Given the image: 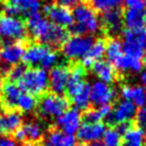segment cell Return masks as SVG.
<instances>
[{
  "instance_id": "1",
  "label": "cell",
  "mask_w": 146,
  "mask_h": 146,
  "mask_svg": "<svg viewBox=\"0 0 146 146\" xmlns=\"http://www.w3.org/2000/svg\"><path fill=\"white\" fill-rule=\"evenodd\" d=\"M26 28L35 40L47 46H60L67 39L64 28L44 18L39 12L28 16Z\"/></svg>"
},
{
  "instance_id": "2",
  "label": "cell",
  "mask_w": 146,
  "mask_h": 146,
  "mask_svg": "<svg viewBox=\"0 0 146 146\" xmlns=\"http://www.w3.org/2000/svg\"><path fill=\"white\" fill-rule=\"evenodd\" d=\"M74 23L70 27L74 35L95 34L101 29V22L95 11L86 4H78L72 12Z\"/></svg>"
},
{
  "instance_id": "3",
  "label": "cell",
  "mask_w": 146,
  "mask_h": 146,
  "mask_svg": "<svg viewBox=\"0 0 146 146\" xmlns=\"http://www.w3.org/2000/svg\"><path fill=\"white\" fill-rule=\"evenodd\" d=\"M22 60L30 66H38L47 70L56 66L59 60L58 54L49 46L41 43H32L24 49Z\"/></svg>"
},
{
  "instance_id": "4",
  "label": "cell",
  "mask_w": 146,
  "mask_h": 146,
  "mask_svg": "<svg viewBox=\"0 0 146 146\" xmlns=\"http://www.w3.org/2000/svg\"><path fill=\"white\" fill-rule=\"evenodd\" d=\"M19 88L31 95H40L49 87L48 73L40 67L26 69L24 75L19 80Z\"/></svg>"
},
{
  "instance_id": "5",
  "label": "cell",
  "mask_w": 146,
  "mask_h": 146,
  "mask_svg": "<svg viewBox=\"0 0 146 146\" xmlns=\"http://www.w3.org/2000/svg\"><path fill=\"white\" fill-rule=\"evenodd\" d=\"M124 54L141 59L146 56V29H126L122 34Z\"/></svg>"
},
{
  "instance_id": "6",
  "label": "cell",
  "mask_w": 146,
  "mask_h": 146,
  "mask_svg": "<svg viewBox=\"0 0 146 146\" xmlns=\"http://www.w3.org/2000/svg\"><path fill=\"white\" fill-rule=\"evenodd\" d=\"M27 28L17 16H0V39L5 43L19 42L26 37Z\"/></svg>"
},
{
  "instance_id": "7",
  "label": "cell",
  "mask_w": 146,
  "mask_h": 146,
  "mask_svg": "<svg viewBox=\"0 0 146 146\" xmlns=\"http://www.w3.org/2000/svg\"><path fill=\"white\" fill-rule=\"evenodd\" d=\"M94 43L91 35H72L62 44V54L69 60L82 59Z\"/></svg>"
},
{
  "instance_id": "8",
  "label": "cell",
  "mask_w": 146,
  "mask_h": 146,
  "mask_svg": "<svg viewBox=\"0 0 146 146\" xmlns=\"http://www.w3.org/2000/svg\"><path fill=\"white\" fill-rule=\"evenodd\" d=\"M68 100L57 94H48L39 101V113L44 118H58L68 108Z\"/></svg>"
},
{
  "instance_id": "9",
  "label": "cell",
  "mask_w": 146,
  "mask_h": 146,
  "mask_svg": "<svg viewBox=\"0 0 146 146\" xmlns=\"http://www.w3.org/2000/svg\"><path fill=\"white\" fill-rule=\"evenodd\" d=\"M41 8V0H8L3 6L5 15L30 16L38 13Z\"/></svg>"
},
{
  "instance_id": "10",
  "label": "cell",
  "mask_w": 146,
  "mask_h": 146,
  "mask_svg": "<svg viewBox=\"0 0 146 146\" xmlns=\"http://www.w3.org/2000/svg\"><path fill=\"white\" fill-rule=\"evenodd\" d=\"M116 97L113 87L102 81H95L90 85V102L95 106L110 105Z\"/></svg>"
},
{
  "instance_id": "11",
  "label": "cell",
  "mask_w": 146,
  "mask_h": 146,
  "mask_svg": "<svg viewBox=\"0 0 146 146\" xmlns=\"http://www.w3.org/2000/svg\"><path fill=\"white\" fill-rule=\"evenodd\" d=\"M57 126L65 134L74 135L81 126V113L76 108L67 109L56 120Z\"/></svg>"
},
{
  "instance_id": "12",
  "label": "cell",
  "mask_w": 146,
  "mask_h": 146,
  "mask_svg": "<svg viewBox=\"0 0 146 146\" xmlns=\"http://www.w3.org/2000/svg\"><path fill=\"white\" fill-rule=\"evenodd\" d=\"M106 132V126L102 122H85L77 131V138L85 143H93L102 139Z\"/></svg>"
},
{
  "instance_id": "13",
  "label": "cell",
  "mask_w": 146,
  "mask_h": 146,
  "mask_svg": "<svg viewBox=\"0 0 146 146\" xmlns=\"http://www.w3.org/2000/svg\"><path fill=\"white\" fill-rule=\"evenodd\" d=\"M24 47L20 42L5 43L0 49V62L4 67H13L22 60Z\"/></svg>"
},
{
  "instance_id": "14",
  "label": "cell",
  "mask_w": 146,
  "mask_h": 146,
  "mask_svg": "<svg viewBox=\"0 0 146 146\" xmlns=\"http://www.w3.org/2000/svg\"><path fill=\"white\" fill-rule=\"evenodd\" d=\"M136 113H137V107L131 102L122 99L116 104L108 120L110 121V123L115 124L128 123L135 118Z\"/></svg>"
},
{
  "instance_id": "15",
  "label": "cell",
  "mask_w": 146,
  "mask_h": 146,
  "mask_svg": "<svg viewBox=\"0 0 146 146\" xmlns=\"http://www.w3.org/2000/svg\"><path fill=\"white\" fill-rule=\"evenodd\" d=\"M44 12L54 24L62 27H71L74 23L73 14L68 8H65L58 5H45Z\"/></svg>"
},
{
  "instance_id": "16",
  "label": "cell",
  "mask_w": 146,
  "mask_h": 146,
  "mask_svg": "<svg viewBox=\"0 0 146 146\" xmlns=\"http://www.w3.org/2000/svg\"><path fill=\"white\" fill-rule=\"evenodd\" d=\"M69 72L70 71L64 65H58L51 69L50 73L48 74V78L49 87L53 94L60 95L64 91H66Z\"/></svg>"
},
{
  "instance_id": "17",
  "label": "cell",
  "mask_w": 146,
  "mask_h": 146,
  "mask_svg": "<svg viewBox=\"0 0 146 146\" xmlns=\"http://www.w3.org/2000/svg\"><path fill=\"white\" fill-rule=\"evenodd\" d=\"M43 132L44 128L41 123L35 121L27 122L15 131V140L20 142L26 140L30 142H36L41 139Z\"/></svg>"
},
{
  "instance_id": "18",
  "label": "cell",
  "mask_w": 146,
  "mask_h": 146,
  "mask_svg": "<svg viewBox=\"0 0 146 146\" xmlns=\"http://www.w3.org/2000/svg\"><path fill=\"white\" fill-rule=\"evenodd\" d=\"M23 117L17 111H5L0 113V134L8 135L15 133L22 126Z\"/></svg>"
},
{
  "instance_id": "19",
  "label": "cell",
  "mask_w": 146,
  "mask_h": 146,
  "mask_svg": "<svg viewBox=\"0 0 146 146\" xmlns=\"http://www.w3.org/2000/svg\"><path fill=\"white\" fill-rule=\"evenodd\" d=\"M124 100L131 102L136 107L146 106V90L141 85H125L120 91Z\"/></svg>"
},
{
  "instance_id": "20",
  "label": "cell",
  "mask_w": 146,
  "mask_h": 146,
  "mask_svg": "<svg viewBox=\"0 0 146 146\" xmlns=\"http://www.w3.org/2000/svg\"><path fill=\"white\" fill-rule=\"evenodd\" d=\"M86 82L84 81V71L82 67L76 66L69 72L68 82H67L66 91L70 97L77 94L81 91L86 85Z\"/></svg>"
},
{
  "instance_id": "21",
  "label": "cell",
  "mask_w": 146,
  "mask_h": 146,
  "mask_svg": "<svg viewBox=\"0 0 146 146\" xmlns=\"http://www.w3.org/2000/svg\"><path fill=\"white\" fill-rule=\"evenodd\" d=\"M102 22L109 33L117 34L121 31L123 24V15L119 8L106 11L102 15Z\"/></svg>"
},
{
  "instance_id": "22",
  "label": "cell",
  "mask_w": 146,
  "mask_h": 146,
  "mask_svg": "<svg viewBox=\"0 0 146 146\" xmlns=\"http://www.w3.org/2000/svg\"><path fill=\"white\" fill-rule=\"evenodd\" d=\"M113 65L118 71L123 73H138L142 70L141 59L134 58L126 54H122L116 61L113 62Z\"/></svg>"
},
{
  "instance_id": "23",
  "label": "cell",
  "mask_w": 146,
  "mask_h": 146,
  "mask_svg": "<svg viewBox=\"0 0 146 146\" xmlns=\"http://www.w3.org/2000/svg\"><path fill=\"white\" fill-rule=\"evenodd\" d=\"M20 88L14 82H8L3 85L1 91V101L4 107L12 109L16 106L17 100L20 96Z\"/></svg>"
},
{
  "instance_id": "24",
  "label": "cell",
  "mask_w": 146,
  "mask_h": 146,
  "mask_svg": "<svg viewBox=\"0 0 146 146\" xmlns=\"http://www.w3.org/2000/svg\"><path fill=\"white\" fill-rule=\"evenodd\" d=\"M91 69H92V72L94 73V75L98 77L99 81L110 84L115 79L116 74H115V70H114V67L110 63L106 62V61L100 60L98 62L94 63L92 65Z\"/></svg>"
},
{
  "instance_id": "25",
  "label": "cell",
  "mask_w": 146,
  "mask_h": 146,
  "mask_svg": "<svg viewBox=\"0 0 146 146\" xmlns=\"http://www.w3.org/2000/svg\"><path fill=\"white\" fill-rule=\"evenodd\" d=\"M105 48L106 45L104 43V41H94V43L90 47L87 54L81 59L83 66L87 67V68H91L94 63L101 60L102 57L105 55Z\"/></svg>"
},
{
  "instance_id": "26",
  "label": "cell",
  "mask_w": 146,
  "mask_h": 146,
  "mask_svg": "<svg viewBox=\"0 0 146 146\" xmlns=\"http://www.w3.org/2000/svg\"><path fill=\"white\" fill-rule=\"evenodd\" d=\"M45 143L53 146H76V138L74 135L63 133L61 130H52L47 134Z\"/></svg>"
},
{
  "instance_id": "27",
  "label": "cell",
  "mask_w": 146,
  "mask_h": 146,
  "mask_svg": "<svg viewBox=\"0 0 146 146\" xmlns=\"http://www.w3.org/2000/svg\"><path fill=\"white\" fill-rule=\"evenodd\" d=\"M145 137L140 128L129 127L121 137V146H144Z\"/></svg>"
},
{
  "instance_id": "28",
  "label": "cell",
  "mask_w": 146,
  "mask_h": 146,
  "mask_svg": "<svg viewBox=\"0 0 146 146\" xmlns=\"http://www.w3.org/2000/svg\"><path fill=\"white\" fill-rule=\"evenodd\" d=\"M123 23L127 29H138L144 26V19L142 11L127 9L123 15Z\"/></svg>"
},
{
  "instance_id": "29",
  "label": "cell",
  "mask_w": 146,
  "mask_h": 146,
  "mask_svg": "<svg viewBox=\"0 0 146 146\" xmlns=\"http://www.w3.org/2000/svg\"><path fill=\"white\" fill-rule=\"evenodd\" d=\"M112 112L111 106L103 105L98 106L97 108H94L85 113L86 122H101L104 119H108Z\"/></svg>"
},
{
  "instance_id": "30",
  "label": "cell",
  "mask_w": 146,
  "mask_h": 146,
  "mask_svg": "<svg viewBox=\"0 0 146 146\" xmlns=\"http://www.w3.org/2000/svg\"><path fill=\"white\" fill-rule=\"evenodd\" d=\"M71 98H72L73 104L75 106L74 108L78 110L87 109L89 104L91 103L90 102V85L87 83L81 91H79Z\"/></svg>"
},
{
  "instance_id": "31",
  "label": "cell",
  "mask_w": 146,
  "mask_h": 146,
  "mask_svg": "<svg viewBox=\"0 0 146 146\" xmlns=\"http://www.w3.org/2000/svg\"><path fill=\"white\" fill-rule=\"evenodd\" d=\"M123 54V48H122V42L119 39L113 38L108 41L105 48V55L110 62L113 63Z\"/></svg>"
},
{
  "instance_id": "32",
  "label": "cell",
  "mask_w": 146,
  "mask_h": 146,
  "mask_svg": "<svg viewBox=\"0 0 146 146\" xmlns=\"http://www.w3.org/2000/svg\"><path fill=\"white\" fill-rule=\"evenodd\" d=\"M16 106L19 108V110L24 113H29L33 111L37 106V100L33 95L29 93H21L17 100Z\"/></svg>"
},
{
  "instance_id": "33",
  "label": "cell",
  "mask_w": 146,
  "mask_h": 146,
  "mask_svg": "<svg viewBox=\"0 0 146 146\" xmlns=\"http://www.w3.org/2000/svg\"><path fill=\"white\" fill-rule=\"evenodd\" d=\"M92 8L104 13L112 9L119 8L122 0H89Z\"/></svg>"
},
{
  "instance_id": "34",
  "label": "cell",
  "mask_w": 146,
  "mask_h": 146,
  "mask_svg": "<svg viewBox=\"0 0 146 146\" xmlns=\"http://www.w3.org/2000/svg\"><path fill=\"white\" fill-rule=\"evenodd\" d=\"M102 139L103 146H121V134L117 129L106 130Z\"/></svg>"
},
{
  "instance_id": "35",
  "label": "cell",
  "mask_w": 146,
  "mask_h": 146,
  "mask_svg": "<svg viewBox=\"0 0 146 146\" xmlns=\"http://www.w3.org/2000/svg\"><path fill=\"white\" fill-rule=\"evenodd\" d=\"M25 71H26V68L22 64H17L11 67V69L8 71L9 79L11 80V82H19V80L24 75Z\"/></svg>"
},
{
  "instance_id": "36",
  "label": "cell",
  "mask_w": 146,
  "mask_h": 146,
  "mask_svg": "<svg viewBox=\"0 0 146 146\" xmlns=\"http://www.w3.org/2000/svg\"><path fill=\"white\" fill-rule=\"evenodd\" d=\"M122 2L128 7V9L143 11L146 9V0H122Z\"/></svg>"
},
{
  "instance_id": "37",
  "label": "cell",
  "mask_w": 146,
  "mask_h": 146,
  "mask_svg": "<svg viewBox=\"0 0 146 146\" xmlns=\"http://www.w3.org/2000/svg\"><path fill=\"white\" fill-rule=\"evenodd\" d=\"M136 121L139 125V128L143 131V133H146V108H141L139 111L136 113Z\"/></svg>"
},
{
  "instance_id": "38",
  "label": "cell",
  "mask_w": 146,
  "mask_h": 146,
  "mask_svg": "<svg viewBox=\"0 0 146 146\" xmlns=\"http://www.w3.org/2000/svg\"><path fill=\"white\" fill-rule=\"evenodd\" d=\"M55 4L58 6H62L65 8H71V7H75L78 4H80L81 0H53Z\"/></svg>"
},
{
  "instance_id": "39",
  "label": "cell",
  "mask_w": 146,
  "mask_h": 146,
  "mask_svg": "<svg viewBox=\"0 0 146 146\" xmlns=\"http://www.w3.org/2000/svg\"><path fill=\"white\" fill-rule=\"evenodd\" d=\"M0 146H18V144L14 138L0 134Z\"/></svg>"
},
{
  "instance_id": "40",
  "label": "cell",
  "mask_w": 146,
  "mask_h": 146,
  "mask_svg": "<svg viewBox=\"0 0 146 146\" xmlns=\"http://www.w3.org/2000/svg\"><path fill=\"white\" fill-rule=\"evenodd\" d=\"M140 82L142 83V87L146 90V70L140 74Z\"/></svg>"
},
{
  "instance_id": "41",
  "label": "cell",
  "mask_w": 146,
  "mask_h": 146,
  "mask_svg": "<svg viewBox=\"0 0 146 146\" xmlns=\"http://www.w3.org/2000/svg\"><path fill=\"white\" fill-rule=\"evenodd\" d=\"M89 146H103V144H102L101 142L97 141V142H93V143H91Z\"/></svg>"
},
{
  "instance_id": "42",
  "label": "cell",
  "mask_w": 146,
  "mask_h": 146,
  "mask_svg": "<svg viewBox=\"0 0 146 146\" xmlns=\"http://www.w3.org/2000/svg\"><path fill=\"white\" fill-rule=\"evenodd\" d=\"M2 87H3V84H2V77L0 75V96H1V91H2Z\"/></svg>"
},
{
  "instance_id": "43",
  "label": "cell",
  "mask_w": 146,
  "mask_h": 146,
  "mask_svg": "<svg viewBox=\"0 0 146 146\" xmlns=\"http://www.w3.org/2000/svg\"><path fill=\"white\" fill-rule=\"evenodd\" d=\"M142 65H143V67H145V70H146V56L144 57L143 62H142Z\"/></svg>"
},
{
  "instance_id": "44",
  "label": "cell",
  "mask_w": 146,
  "mask_h": 146,
  "mask_svg": "<svg viewBox=\"0 0 146 146\" xmlns=\"http://www.w3.org/2000/svg\"><path fill=\"white\" fill-rule=\"evenodd\" d=\"M143 19H144V23L146 24V11H145V13L143 14Z\"/></svg>"
},
{
  "instance_id": "45",
  "label": "cell",
  "mask_w": 146,
  "mask_h": 146,
  "mask_svg": "<svg viewBox=\"0 0 146 146\" xmlns=\"http://www.w3.org/2000/svg\"><path fill=\"white\" fill-rule=\"evenodd\" d=\"M44 146H53V145H50V144H48V143H44Z\"/></svg>"
},
{
  "instance_id": "46",
  "label": "cell",
  "mask_w": 146,
  "mask_h": 146,
  "mask_svg": "<svg viewBox=\"0 0 146 146\" xmlns=\"http://www.w3.org/2000/svg\"><path fill=\"white\" fill-rule=\"evenodd\" d=\"M23 146H35V145H32V144H26V145H23Z\"/></svg>"
},
{
  "instance_id": "47",
  "label": "cell",
  "mask_w": 146,
  "mask_h": 146,
  "mask_svg": "<svg viewBox=\"0 0 146 146\" xmlns=\"http://www.w3.org/2000/svg\"><path fill=\"white\" fill-rule=\"evenodd\" d=\"M77 146H87V145H84V144H80V145H77Z\"/></svg>"
}]
</instances>
